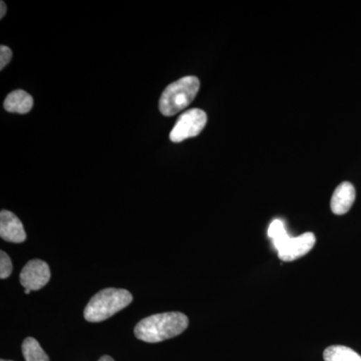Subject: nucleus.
<instances>
[{
	"label": "nucleus",
	"instance_id": "obj_15",
	"mask_svg": "<svg viewBox=\"0 0 361 361\" xmlns=\"http://www.w3.org/2000/svg\"><path fill=\"white\" fill-rule=\"evenodd\" d=\"M99 361H115V360H114L113 358L111 357V356L104 355V356H102L101 358H99Z\"/></svg>",
	"mask_w": 361,
	"mask_h": 361
},
{
	"label": "nucleus",
	"instance_id": "obj_3",
	"mask_svg": "<svg viewBox=\"0 0 361 361\" xmlns=\"http://www.w3.org/2000/svg\"><path fill=\"white\" fill-rule=\"evenodd\" d=\"M132 301V294L126 289H104L92 297L85 306V320L90 322H104L127 307Z\"/></svg>",
	"mask_w": 361,
	"mask_h": 361
},
{
	"label": "nucleus",
	"instance_id": "obj_4",
	"mask_svg": "<svg viewBox=\"0 0 361 361\" xmlns=\"http://www.w3.org/2000/svg\"><path fill=\"white\" fill-rule=\"evenodd\" d=\"M200 90V80L194 75L184 77L169 85L159 103L161 115L172 116L186 109Z\"/></svg>",
	"mask_w": 361,
	"mask_h": 361
},
{
	"label": "nucleus",
	"instance_id": "obj_6",
	"mask_svg": "<svg viewBox=\"0 0 361 361\" xmlns=\"http://www.w3.org/2000/svg\"><path fill=\"white\" fill-rule=\"evenodd\" d=\"M51 279V269L44 261L39 259L26 263L20 275V283L30 291L39 290L49 283Z\"/></svg>",
	"mask_w": 361,
	"mask_h": 361
},
{
	"label": "nucleus",
	"instance_id": "obj_10",
	"mask_svg": "<svg viewBox=\"0 0 361 361\" xmlns=\"http://www.w3.org/2000/svg\"><path fill=\"white\" fill-rule=\"evenodd\" d=\"M324 361H361V356L353 349L342 345H334L325 349Z\"/></svg>",
	"mask_w": 361,
	"mask_h": 361
},
{
	"label": "nucleus",
	"instance_id": "obj_14",
	"mask_svg": "<svg viewBox=\"0 0 361 361\" xmlns=\"http://www.w3.org/2000/svg\"><path fill=\"white\" fill-rule=\"evenodd\" d=\"M0 18H4V16L6 14V4H4V1L0 2Z\"/></svg>",
	"mask_w": 361,
	"mask_h": 361
},
{
	"label": "nucleus",
	"instance_id": "obj_12",
	"mask_svg": "<svg viewBox=\"0 0 361 361\" xmlns=\"http://www.w3.org/2000/svg\"><path fill=\"white\" fill-rule=\"evenodd\" d=\"M13 273V263L6 252H0V278L6 279Z\"/></svg>",
	"mask_w": 361,
	"mask_h": 361
},
{
	"label": "nucleus",
	"instance_id": "obj_13",
	"mask_svg": "<svg viewBox=\"0 0 361 361\" xmlns=\"http://www.w3.org/2000/svg\"><path fill=\"white\" fill-rule=\"evenodd\" d=\"M13 59V51L6 45L0 47V70H4Z\"/></svg>",
	"mask_w": 361,
	"mask_h": 361
},
{
	"label": "nucleus",
	"instance_id": "obj_7",
	"mask_svg": "<svg viewBox=\"0 0 361 361\" xmlns=\"http://www.w3.org/2000/svg\"><path fill=\"white\" fill-rule=\"evenodd\" d=\"M0 237L11 243H23L26 239V233L23 223L18 216L7 210L0 213Z\"/></svg>",
	"mask_w": 361,
	"mask_h": 361
},
{
	"label": "nucleus",
	"instance_id": "obj_8",
	"mask_svg": "<svg viewBox=\"0 0 361 361\" xmlns=\"http://www.w3.org/2000/svg\"><path fill=\"white\" fill-rule=\"evenodd\" d=\"M355 201V189L349 182H343L332 195L330 207L336 215H344L350 210Z\"/></svg>",
	"mask_w": 361,
	"mask_h": 361
},
{
	"label": "nucleus",
	"instance_id": "obj_5",
	"mask_svg": "<svg viewBox=\"0 0 361 361\" xmlns=\"http://www.w3.org/2000/svg\"><path fill=\"white\" fill-rule=\"evenodd\" d=\"M206 123V113L200 109H192L185 111L171 130V141L180 142L189 137H197L205 128Z\"/></svg>",
	"mask_w": 361,
	"mask_h": 361
},
{
	"label": "nucleus",
	"instance_id": "obj_16",
	"mask_svg": "<svg viewBox=\"0 0 361 361\" xmlns=\"http://www.w3.org/2000/svg\"><path fill=\"white\" fill-rule=\"evenodd\" d=\"M0 361H13V360H1Z\"/></svg>",
	"mask_w": 361,
	"mask_h": 361
},
{
	"label": "nucleus",
	"instance_id": "obj_9",
	"mask_svg": "<svg viewBox=\"0 0 361 361\" xmlns=\"http://www.w3.org/2000/svg\"><path fill=\"white\" fill-rule=\"evenodd\" d=\"M32 97L25 90H14L6 97V101H4V109L9 113L25 115L32 111Z\"/></svg>",
	"mask_w": 361,
	"mask_h": 361
},
{
	"label": "nucleus",
	"instance_id": "obj_11",
	"mask_svg": "<svg viewBox=\"0 0 361 361\" xmlns=\"http://www.w3.org/2000/svg\"><path fill=\"white\" fill-rule=\"evenodd\" d=\"M21 349L25 361H49V356L42 348L39 341L33 337L25 338Z\"/></svg>",
	"mask_w": 361,
	"mask_h": 361
},
{
	"label": "nucleus",
	"instance_id": "obj_1",
	"mask_svg": "<svg viewBox=\"0 0 361 361\" xmlns=\"http://www.w3.org/2000/svg\"><path fill=\"white\" fill-rule=\"evenodd\" d=\"M189 326V318L184 313L165 312L144 318L135 327V336L140 341L157 343L180 336Z\"/></svg>",
	"mask_w": 361,
	"mask_h": 361
},
{
	"label": "nucleus",
	"instance_id": "obj_2",
	"mask_svg": "<svg viewBox=\"0 0 361 361\" xmlns=\"http://www.w3.org/2000/svg\"><path fill=\"white\" fill-rule=\"evenodd\" d=\"M268 236L278 252V257L285 262L297 260L312 250L316 238L313 233L307 232L298 237H290L281 220H274L268 229Z\"/></svg>",
	"mask_w": 361,
	"mask_h": 361
}]
</instances>
